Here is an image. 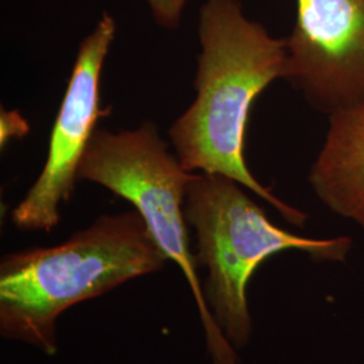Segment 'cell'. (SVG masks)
I'll list each match as a JSON object with an SVG mask.
<instances>
[{"label": "cell", "mask_w": 364, "mask_h": 364, "mask_svg": "<svg viewBox=\"0 0 364 364\" xmlns=\"http://www.w3.org/2000/svg\"><path fill=\"white\" fill-rule=\"evenodd\" d=\"M198 39L195 102L170 129L176 154L185 169L232 178L290 224L304 227L308 216L262 185L245 154L255 99L277 78L287 77V41L247 18L240 0H205Z\"/></svg>", "instance_id": "1"}, {"label": "cell", "mask_w": 364, "mask_h": 364, "mask_svg": "<svg viewBox=\"0 0 364 364\" xmlns=\"http://www.w3.org/2000/svg\"><path fill=\"white\" fill-rule=\"evenodd\" d=\"M168 260L138 210L100 216L54 247L27 248L0 263L1 336L57 351V318L70 306L161 270Z\"/></svg>", "instance_id": "2"}, {"label": "cell", "mask_w": 364, "mask_h": 364, "mask_svg": "<svg viewBox=\"0 0 364 364\" xmlns=\"http://www.w3.org/2000/svg\"><path fill=\"white\" fill-rule=\"evenodd\" d=\"M243 188L225 176L195 173L183 205L186 223L196 231V259L208 269L204 299L235 350L251 338L248 282L264 260L297 250L313 259L344 262L352 248L347 236L314 239L277 227Z\"/></svg>", "instance_id": "3"}, {"label": "cell", "mask_w": 364, "mask_h": 364, "mask_svg": "<svg viewBox=\"0 0 364 364\" xmlns=\"http://www.w3.org/2000/svg\"><path fill=\"white\" fill-rule=\"evenodd\" d=\"M193 176L150 122L135 130L95 131L78 168V180L99 183L130 201L168 260L178 264L192 289L212 363L239 364L236 350L209 311L196 272L198 263L183 213Z\"/></svg>", "instance_id": "4"}, {"label": "cell", "mask_w": 364, "mask_h": 364, "mask_svg": "<svg viewBox=\"0 0 364 364\" xmlns=\"http://www.w3.org/2000/svg\"><path fill=\"white\" fill-rule=\"evenodd\" d=\"M115 33V18L105 13L80 45L43 169L11 215L19 230L50 232L61 220L60 208L72 197L81 159L105 114L100 108V76Z\"/></svg>", "instance_id": "5"}, {"label": "cell", "mask_w": 364, "mask_h": 364, "mask_svg": "<svg viewBox=\"0 0 364 364\" xmlns=\"http://www.w3.org/2000/svg\"><path fill=\"white\" fill-rule=\"evenodd\" d=\"M287 77L324 114L364 103V0H296Z\"/></svg>", "instance_id": "6"}, {"label": "cell", "mask_w": 364, "mask_h": 364, "mask_svg": "<svg viewBox=\"0 0 364 364\" xmlns=\"http://www.w3.org/2000/svg\"><path fill=\"white\" fill-rule=\"evenodd\" d=\"M308 180L326 208L364 228V103L329 115Z\"/></svg>", "instance_id": "7"}, {"label": "cell", "mask_w": 364, "mask_h": 364, "mask_svg": "<svg viewBox=\"0 0 364 364\" xmlns=\"http://www.w3.org/2000/svg\"><path fill=\"white\" fill-rule=\"evenodd\" d=\"M189 0H146L156 23L174 30L181 23L182 13Z\"/></svg>", "instance_id": "8"}, {"label": "cell", "mask_w": 364, "mask_h": 364, "mask_svg": "<svg viewBox=\"0 0 364 364\" xmlns=\"http://www.w3.org/2000/svg\"><path fill=\"white\" fill-rule=\"evenodd\" d=\"M30 130L28 123L18 111H3L0 117V141L1 146L13 138H23Z\"/></svg>", "instance_id": "9"}]
</instances>
